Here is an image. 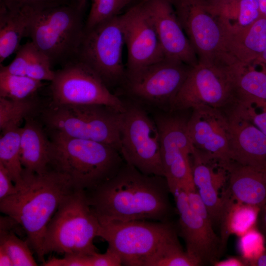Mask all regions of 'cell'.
Wrapping results in <instances>:
<instances>
[{
    "mask_svg": "<svg viewBox=\"0 0 266 266\" xmlns=\"http://www.w3.org/2000/svg\"><path fill=\"white\" fill-rule=\"evenodd\" d=\"M192 66L165 57L135 71L126 73L128 93L151 104L169 106L183 84Z\"/></svg>",
    "mask_w": 266,
    "mask_h": 266,
    "instance_id": "cell-13",
    "label": "cell"
},
{
    "mask_svg": "<svg viewBox=\"0 0 266 266\" xmlns=\"http://www.w3.org/2000/svg\"><path fill=\"white\" fill-rule=\"evenodd\" d=\"M266 47V18L234 32H224L223 48L228 65H254Z\"/></svg>",
    "mask_w": 266,
    "mask_h": 266,
    "instance_id": "cell-21",
    "label": "cell"
},
{
    "mask_svg": "<svg viewBox=\"0 0 266 266\" xmlns=\"http://www.w3.org/2000/svg\"><path fill=\"white\" fill-rule=\"evenodd\" d=\"M92 4L85 30L119 15L130 0H91Z\"/></svg>",
    "mask_w": 266,
    "mask_h": 266,
    "instance_id": "cell-34",
    "label": "cell"
},
{
    "mask_svg": "<svg viewBox=\"0 0 266 266\" xmlns=\"http://www.w3.org/2000/svg\"><path fill=\"white\" fill-rule=\"evenodd\" d=\"M229 66L236 94L266 100V66Z\"/></svg>",
    "mask_w": 266,
    "mask_h": 266,
    "instance_id": "cell-28",
    "label": "cell"
},
{
    "mask_svg": "<svg viewBox=\"0 0 266 266\" xmlns=\"http://www.w3.org/2000/svg\"><path fill=\"white\" fill-rule=\"evenodd\" d=\"M15 185L16 192L0 200V212L22 227L28 244L43 263L48 224L63 200L76 190L66 177L51 169L41 174L24 169Z\"/></svg>",
    "mask_w": 266,
    "mask_h": 266,
    "instance_id": "cell-2",
    "label": "cell"
},
{
    "mask_svg": "<svg viewBox=\"0 0 266 266\" xmlns=\"http://www.w3.org/2000/svg\"><path fill=\"white\" fill-rule=\"evenodd\" d=\"M12 182L7 170L0 163V200L16 192L17 188Z\"/></svg>",
    "mask_w": 266,
    "mask_h": 266,
    "instance_id": "cell-39",
    "label": "cell"
},
{
    "mask_svg": "<svg viewBox=\"0 0 266 266\" xmlns=\"http://www.w3.org/2000/svg\"><path fill=\"white\" fill-rule=\"evenodd\" d=\"M99 237L120 256L122 266H149L167 250L181 245L171 221L133 220L100 222Z\"/></svg>",
    "mask_w": 266,
    "mask_h": 266,
    "instance_id": "cell-5",
    "label": "cell"
},
{
    "mask_svg": "<svg viewBox=\"0 0 266 266\" xmlns=\"http://www.w3.org/2000/svg\"><path fill=\"white\" fill-rule=\"evenodd\" d=\"M101 225L92 210L85 192L75 190L61 202L46 228L44 255L50 252L91 255L97 252L94 240Z\"/></svg>",
    "mask_w": 266,
    "mask_h": 266,
    "instance_id": "cell-6",
    "label": "cell"
},
{
    "mask_svg": "<svg viewBox=\"0 0 266 266\" xmlns=\"http://www.w3.org/2000/svg\"><path fill=\"white\" fill-rule=\"evenodd\" d=\"M193 179L196 188L206 206L213 224L219 222L224 199L219 190L228 181V171L221 165L201 159L194 151L190 157Z\"/></svg>",
    "mask_w": 266,
    "mask_h": 266,
    "instance_id": "cell-20",
    "label": "cell"
},
{
    "mask_svg": "<svg viewBox=\"0 0 266 266\" xmlns=\"http://www.w3.org/2000/svg\"><path fill=\"white\" fill-rule=\"evenodd\" d=\"M127 50L126 73L157 63L166 56L142 1L121 15Z\"/></svg>",
    "mask_w": 266,
    "mask_h": 266,
    "instance_id": "cell-16",
    "label": "cell"
},
{
    "mask_svg": "<svg viewBox=\"0 0 266 266\" xmlns=\"http://www.w3.org/2000/svg\"><path fill=\"white\" fill-rule=\"evenodd\" d=\"M27 241H23L14 233L0 229V246L8 253L13 266H35L34 259Z\"/></svg>",
    "mask_w": 266,
    "mask_h": 266,
    "instance_id": "cell-33",
    "label": "cell"
},
{
    "mask_svg": "<svg viewBox=\"0 0 266 266\" xmlns=\"http://www.w3.org/2000/svg\"><path fill=\"white\" fill-rule=\"evenodd\" d=\"M21 127H15L1 132L0 163L7 170L14 184L18 183L24 168L20 160Z\"/></svg>",
    "mask_w": 266,
    "mask_h": 266,
    "instance_id": "cell-29",
    "label": "cell"
},
{
    "mask_svg": "<svg viewBox=\"0 0 266 266\" xmlns=\"http://www.w3.org/2000/svg\"><path fill=\"white\" fill-rule=\"evenodd\" d=\"M231 109L266 135V100L236 95Z\"/></svg>",
    "mask_w": 266,
    "mask_h": 266,
    "instance_id": "cell-32",
    "label": "cell"
},
{
    "mask_svg": "<svg viewBox=\"0 0 266 266\" xmlns=\"http://www.w3.org/2000/svg\"><path fill=\"white\" fill-rule=\"evenodd\" d=\"M121 112L103 104H51L41 111L48 132L101 142L120 152Z\"/></svg>",
    "mask_w": 266,
    "mask_h": 266,
    "instance_id": "cell-7",
    "label": "cell"
},
{
    "mask_svg": "<svg viewBox=\"0 0 266 266\" xmlns=\"http://www.w3.org/2000/svg\"><path fill=\"white\" fill-rule=\"evenodd\" d=\"M42 124L29 116L21 127L20 160L23 167L30 172L41 174L49 169L51 141Z\"/></svg>",
    "mask_w": 266,
    "mask_h": 266,
    "instance_id": "cell-22",
    "label": "cell"
},
{
    "mask_svg": "<svg viewBox=\"0 0 266 266\" xmlns=\"http://www.w3.org/2000/svg\"><path fill=\"white\" fill-rule=\"evenodd\" d=\"M187 121L188 135L203 161L227 168L233 163L229 121L222 110L205 106L194 108Z\"/></svg>",
    "mask_w": 266,
    "mask_h": 266,
    "instance_id": "cell-14",
    "label": "cell"
},
{
    "mask_svg": "<svg viewBox=\"0 0 266 266\" xmlns=\"http://www.w3.org/2000/svg\"><path fill=\"white\" fill-rule=\"evenodd\" d=\"M260 65H263L266 66V47L261 56L254 65L258 66Z\"/></svg>",
    "mask_w": 266,
    "mask_h": 266,
    "instance_id": "cell-45",
    "label": "cell"
},
{
    "mask_svg": "<svg viewBox=\"0 0 266 266\" xmlns=\"http://www.w3.org/2000/svg\"><path fill=\"white\" fill-rule=\"evenodd\" d=\"M43 108L35 97L22 100L0 97V129L1 132L20 127L22 121L29 116L40 113Z\"/></svg>",
    "mask_w": 266,
    "mask_h": 266,
    "instance_id": "cell-30",
    "label": "cell"
},
{
    "mask_svg": "<svg viewBox=\"0 0 266 266\" xmlns=\"http://www.w3.org/2000/svg\"><path fill=\"white\" fill-rule=\"evenodd\" d=\"M120 153L125 163L146 175L164 177L159 131L139 106L126 105L122 113Z\"/></svg>",
    "mask_w": 266,
    "mask_h": 266,
    "instance_id": "cell-8",
    "label": "cell"
},
{
    "mask_svg": "<svg viewBox=\"0 0 266 266\" xmlns=\"http://www.w3.org/2000/svg\"><path fill=\"white\" fill-rule=\"evenodd\" d=\"M259 228L261 233L266 239V204L260 209L259 212Z\"/></svg>",
    "mask_w": 266,
    "mask_h": 266,
    "instance_id": "cell-41",
    "label": "cell"
},
{
    "mask_svg": "<svg viewBox=\"0 0 266 266\" xmlns=\"http://www.w3.org/2000/svg\"><path fill=\"white\" fill-rule=\"evenodd\" d=\"M0 67L12 74L42 81L51 82L55 75L48 58L31 41L20 47L11 63Z\"/></svg>",
    "mask_w": 266,
    "mask_h": 266,
    "instance_id": "cell-26",
    "label": "cell"
},
{
    "mask_svg": "<svg viewBox=\"0 0 266 266\" xmlns=\"http://www.w3.org/2000/svg\"><path fill=\"white\" fill-rule=\"evenodd\" d=\"M226 112L233 162L265 171L266 135L232 109Z\"/></svg>",
    "mask_w": 266,
    "mask_h": 266,
    "instance_id": "cell-19",
    "label": "cell"
},
{
    "mask_svg": "<svg viewBox=\"0 0 266 266\" xmlns=\"http://www.w3.org/2000/svg\"><path fill=\"white\" fill-rule=\"evenodd\" d=\"M228 171V187L225 191L233 200L260 209L266 204V174L235 163Z\"/></svg>",
    "mask_w": 266,
    "mask_h": 266,
    "instance_id": "cell-23",
    "label": "cell"
},
{
    "mask_svg": "<svg viewBox=\"0 0 266 266\" xmlns=\"http://www.w3.org/2000/svg\"><path fill=\"white\" fill-rule=\"evenodd\" d=\"M248 265L251 266H266V250L262 251L255 258L248 261Z\"/></svg>",
    "mask_w": 266,
    "mask_h": 266,
    "instance_id": "cell-42",
    "label": "cell"
},
{
    "mask_svg": "<svg viewBox=\"0 0 266 266\" xmlns=\"http://www.w3.org/2000/svg\"><path fill=\"white\" fill-rule=\"evenodd\" d=\"M166 57L194 66L199 60L170 0H142Z\"/></svg>",
    "mask_w": 266,
    "mask_h": 266,
    "instance_id": "cell-18",
    "label": "cell"
},
{
    "mask_svg": "<svg viewBox=\"0 0 266 266\" xmlns=\"http://www.w3.org/2000/svg\"><path fill=\"white\" fill-rule=\"evenodd\" d=\"M218 19L224 32H237L251 26L262 16L257 0L205 1Z\"/></svg>",
    "mask_w": 266,
    "mask_h": 266,
    "instance_id": "cell-24",
    "label": "cell"
},
{
    "mask_svg": "<svg viewBox=\"0 0 266 266\" xmlns=\"http://www.w3.org/2000/svg\"><path fill=\"white\" fill-rule=\"evenodd\" d=\"M0 266H13L11 257L1 246H0Z\"/></svg>",
    "mask_w": 266,
    "mask_h": 266,
    "instance_id": "cell-43",
    "label": "cell"
},
{
    "mask_svg": "<svg viewBox=\"0 0 266 266\" xmlns=\"http://www.w3.org/2000/svg\"><path fill=\"white\" fill-rule=\"evenodd\" d=\"M236 95L229 66L199 62L192 66L169 107L171 111L202 106L222 110L232 105Z\"/></svg>",
    "mask_w": 266,
    "mask_h": 266,
    "instance_id": "cell-10",
    "label": "cell"
},
{
    "mask_svg": "<svg viewBox=\"0 0 266 266\" xmlns=\"http://www.w3.org/2000/svg\"><path fill=\"white\" fill-rule=\"evenodd\" d=\"M124 45L119 15L85 30L76 60L92 70L109 88L126 78V69L123 62Z\"/></svg>",
    "mask_w": 266,
    "mask_h": 266,
    "instance_id": "cell-9",
    "label": "cell"
},
{
    "mask_svg": "<svg viewBox=\"0 0 266 266\" xmlns=\"http://www.w3.org/2000/svg\"><path fill=\"white\" fill-rule=\"evenodd\" d=\"M169 193L164 177L145 174L125 162L112 178L85 192L100 222L170 221Z\"/></svg>",
    "mask_w": 266,
    "mask_h": 266,
    "instance_id": "cell-1",
    "label": "cell"
},
{
    "mask_svg": "<svg viewBox=\"0 0 266 266\" xmlns=\"http://www.w3.org/2000/svg\"><path fill=\"white\" fill-rule=\"evenodd\" d=\"M75 0H0V6L11 11L33 13L71 3Z\"/></svg>",
    "mask_w": 266,
    "mask_h": 266,
    "instance_id": "cell-35",
    "label": "cell"
},
{
    "mask_svg": "<svg viewBox=\"0 0 266 266\" xmlns=\"http://www.w3.org/2000/svg\"><path fill=\"white\" fill-rule=\"evenodd\" d=\"M47 132L51 141L49 169L66 177L76 190L96 188L114 176L125 162L110 145Z\"/></svg>",
    "mask_w": 266,
    "mask_h": 266,
    "instance_id": "cell-3",
    "label": "cell"
},
{
    "mask_svg": "<svg viewBox=\"0 0 266 266\" xmlns=\"http://www.w3.org/2000/svg\"><path fill=\"white\" fill-rule=\"evenodd\" d=\"M42 81L9 73L0 67V97L22 100L35 97Z\"/></svg>",
    "mask_w": 266,
    "mask_h": 266,
    "instance_id": "cell-31",
    "label": "cell"
},
{
    "mask_svg": "<svg viewBox=\"0 0 266 266\" xmlns=\"http://www.w3.org/2000/svg\"><path fill=\"white\" fill-rule=\"evenodd\" d=\"M154 119L160 133L164 177L170 192L176 188L195 186L190 161L194 148L187 134V121L163 114Z\"/></svg>",
    "mask_w": 266,
    "mask_h": 266,
    "instance_id": "cell-15",
    "label": "cell"
},
{
    "mask_svg": "<svg viewBox=\"0 0 266 266\" xmlns=\"http://www.w3.org/2000/svg\"><path fill=\"white\" fill-rule=\"evenodd\" d=\"M26 11H11L0 6V63L20 47L26 37L33 14Z\"/></svg>",
    "mask_w": 266,
    "mask_h": 266,
    "instance_id": "cell-27",
    "label": "cell"
},
{
    "mask_svg": "<svg viewBox=\"0 0 266 266\" xmlns=\"http://www.w3.org/2000/svg\"><path fill=\"white\" fill-rule=\"evenodd\" d=\"M262 16L266 18V0H257Z\"/></svg>",
    "mask_w": 266,
    "mask_h": 266,
    "instance_id": "cell-44",
    "label": "cell"
},
{
    "mask_svg": "<svg viewBox=\"0 0 266 266\" xmlns=\"http://www.w3.org/2000/svg\"><path fill=\"white\" fill-rule=\"evenodd\" d=\"M50 92L51 104H103L121 112L126 109L99 76L77 60L55 71Z\"/></svg>",
    "mask_w": 266,
    "mask_h": 266,
    "instance_id": "cell-11",
    "label": "cell"
},
{
    "mask_svg": "<svg viewBox=\"0 0 266 266\" xmlns=\"http://www.w3.org/2000/svg\"><path fill=\"white\" fill-rule=\"evenodd\" d=\"M215 266H246L247 262L243 258L232 257L222 261H215L212 263Z\"/></svg>",
    "mask_w": 266,
    "mask_h": 266,
    "instance_id": "cell-40",
    "label": "cell"
},
{
    "mask_svg": "<svg viewBox=\"0 0 266 266\" xmlns=\"http://www.w3.org/2000/svg\"><path fill=\"white\" fill-rule=\"evenodd\" d=\"M199 62L227 66L224 30L205 0H170Z\"/></svg>",
    "mask_w": 266,
    "mask_h": 266,
    "instance_id": "cell-12",
    "label": "cell"
},
{
    "mask_svg": "<svg viewBox=\"0 0 266 266\" xmlns=\"http://www.w3.org/2000/svg\"><path fill=\"white\" fill-rule=\"evenodd\" d=\"M221 224L220 250L225 248L229 237L235 234L240 237L250 231L255 224L260 208L235 201L224 191Z\"/></svg>",
    "mask_w": 266,
    "mask_h": 266,
    "instance_id": "cell-25",
    "label": "cell"
},
{
    "mask_svg": "<svg viewBox=\"0 0 266 266\" xmlns=\"http://www.w3.org/2000/svg\"><path fill=\"white\" fill-rule=\"evenodd\" d=\"M89 255H65L63 258L52 257L42 263L44 266H89Z\"/></svg>",
    "mask_w": 266,
    "mask_h": 266,
    "instance_id": "cell-38",
    "label": "cell"
},
{
    "mask_svg": "<svg viewBox=\"0 0 266 266\" xmlns=\"http://www.w3.org/2000/svg\"><path fill=\"white\" fill-rule=\"evenodd\" d=\"M170 193L174 197L179 217L178 234L185 241L186 252L201 265L212 264L221 253L220 239L213 230V223L192 210L183 188H176Z\"/></svg>",
    "mask_w": 266,
    "mask_h": 266,
    "instance_id": "cell-17",
    "label": "cell"
},
{
    "mask_svg": "<svg viewBox=\"0 0 266 266\" xmlns=\"http://www.w3.org/2000/svg\"><path fill=\"white\" fill-rule=\"evenodd\" d=\"M88 0H75L32 15L27 33L52 66L77 59L85 28Z\"/></svg>",
    "mask_w": 266,
    "mask_h": 266,
    "instance_id": "cell-4",
    "label": "cell"
},
{
    "mask_svg": "<svg viewBox=\"0 0 266 266\" xmlns=\"http://www.w3.org/2000/svg\"><path fill=\"white\" fill-rule=\"evenodd\" d=\"M200 262L184 251L181 246L172 248L154 260L150 266H198Z\"/></svg>",
    "mask_w": 266,
    "mask_h": 266,
    "instance_id": "cell-36",
    "label": "cell"
},
{
    "mask_svg": "<svg viewBox=\"0 0 266 266\" xmlns=\"http://www.w3.org/2000/svg\"><path fill=\"white\" fill-rule=\"evenodd\" d=\"M265 173H266V171H265Z\"/></svg>",
    "mask_w": 266,
    "mask_h": 266,
    "instance_id": "cell-47",
    "label": "cell"
},
{
    "mask_svg": "<svg viewBox=\"0 0 266 266\" xmlns=\"http://www.w3.org/2000/svg\"><path fill=\"white\" fill-rule=\"evenodd\" d=\"M89 266H120L121 259L113 250L108 247L103 254L98 252L88 256Z\"/></svg>",
    "mask_w": 266,
    "mask_h": 266,
    "instance_id": "cell-37",
    "label": "cell"
},
{
    "mask_svg": "<svg viewBox=\"0 0 266 266\" xmlns=\"http://www.w3.org/2000/svg\"><path fill=\"white\" fill-rule=\"evenodd\" d=\"M205 0L206 1H208L212 0Z\"/></svg>",
    "mask_w": 266,
    "mask_h": 266,
    "instance_id": "cell-46",
    "label": "cell"
}]
</instances>
